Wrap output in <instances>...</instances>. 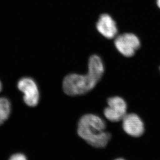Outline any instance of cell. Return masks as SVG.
Listing matches in <instances>:
<instances>
[{
    "mask_svg": "<svg viewBox=\"0 0 160 160\" xmlns=\"http://www.w3.org/2000/svg\"><path fill=\"white\" fill-rule=\"evenodd\" d=\"M122 121L123 129L128 135L138 137L143 134L145 127L143 122L137 114H126Z\"/></svg>",
    "mask_w": 160,
    "mask_h": 160,
    "instance_id": "obj_6",
    "label": "cell"
},
{
    "mask_svg": "<svg viewBox=\"0 0 160 160\" xmlns=\"http://www.w3.org/2000/svg\"><path fill=\"white\" fill-rule=\"evenodd\" d=\"M105 71L102 59L97 55L89 58L86 74L71 73L65 78L62 83L64 92L68 95H81L92 90L103 76Z\"/></svg>",
    "mask_w": 160,
    "mask_h": 160,
    "instance_id": "obj_1",
    "label": "cell"
},
{
    "mask_svg": "<svg viewBox=\"0 0 160 160\" xmlns=\"http://www.w3.org/2000/svg\"><path fill=\"white\" fill-rule=\"evenodd\" d=\"M156 2L158 8L160 9V0H156Z\"/></svg>",
    "mask_w": 160,
    "mask_h": 160,
    "instance_id": "obj_10",
    "label": "cell"
},
{
    "mask_svg": "<svg viewBox=\"0 0 160 160\" xmlns=\"http://www.w3.org/2000/svg\"><path fill=\"white\" fill-rule=\"evenodd\" d=\"M11 110L9 100L5 97H0V125L8 118Z\"/></svg>",
    "mask_w": 160,
    "mask_h": 160,
    "instance_id": "obj_8",
    "label": "cell"
},
{
    "mask_svg": "<svg viewBox=\"0 0 160 160\" xmlns=\"http://www.w3.org/2000/svg\"><path fill=\"white\" fill-rule=\"evenodd\" d=\"M106 123L98 116L92 114L83 116L78 123V133L82 138L95 148H105L111 138L105 131Z\"/></svg>",
    "mask_w": 160,
    "mask_h": 160,
    "instance_id": "obj_2",
    "label": "cell"
},
{
    "mask_svg": "<svg viewBox=\"0 0 160 160\" xmlns=\"http://www.w3.org/2000/svg\"><path fill=\"white\" fill-rule=\"evenodd\" d=\"M108 107L104 110L105 117L110 121L119 122L126 114L127 105L123 99L119 96L108 99Z\"/></svg>",
    "mask_w": 160,
    "mask_h": 160,
    "instance_id": "obj_5",
    "label": "cell"
},
{
    "mask_svg": "<svg viewBox=\"0 0 160 160\" xmlns=\"http://www.w3.org/2000/svg\"><path fill=\"white\" fill-rule=\"evenodd\" d=\"M116 48L119 52L125 57L134 55L140 47V41L132 33H123L116 37L114 41Z\"/></svg>",
    "mask_w": 160,
    "mask_h": 160,
    "instance_id": "obj_3",
    "label": "cell"
},
{
    "mask_svg": "<svg viewBox=\"0 0 160 160\" xmlns=\"http://www.w3.org/2000/svg\"><path fill=\"white\" fill-rule=\"evenodd\" d=\"M96 28L99 32L107 39H113L117 34L116 22L107 14H102L100 16L96 24Z\"/></svg>",
    "mask_w": 160,
    "mask_h": 160,
    "instance_id": "obj_7",
    "label": "cell"
},
{
    "mask_svg": "<svg viewBox=\"0 0 160 160\" xmlns=\"http://www.w3.org/2000/svg\"><path fill=\"white\" fill-rule=\"evenodd\" d=\"M18 88L23 92V100L29 107H35L38 104L40 98L37 85L30 78H23L18 83Z\"/></svg>",
    "mask_w": 160,
    "mask_h": 160,
    "instance_id": "obj_4",
    "label": "cell"
},
{
    "mask_svg": "<svg viewBox=\"0 0 160 160\" xmlns=\"http://www.w3.org/2000/svg\"><path fill=\"white\" fill-rule=\"evenodd\" d=\"M9 160H27L26 156L22 153H17L12 155Z\"/></svg>",
    "mask_w": 160,
    "mask_h": 160,
    "instance_id": "obj_9",
    "label": "cell"
},
{
    "mask_svg": "<svg viewBox=\"0 0 160 160\" xmlns=\"http://www.w3.org/2000/svg\"><path fill=\"white\" fill-rule=\"evenodd\" d=\"M116 160H124V159H118Z\"/></svg>",
    "mask_w": 160,
    "mask_h": 160,
    "instance_id": "obj_12",
    "label": "cell"
},
{
    "mask_svg": "<svg viewBox=\"0 0 160 160\" xmlns=\"http://www.w3.org/2000/svg\"><path fill=\"white\" fill-rule=\"evenodd\" d=\"M2 85L1 82H0V92L2 91Z\"/></svg>",
    "mask_w": 160,
    "mask_h": 160,
    "instance_id": "obj_11",
    "label": "cell"
}]
</instances>
